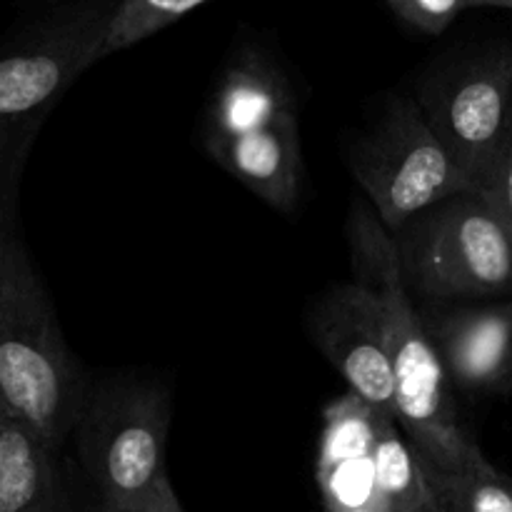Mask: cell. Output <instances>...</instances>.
<instances>
[{"label": "cell", "mask_w": 512, "mask_h": 512, "mask_svg": "<svg viewBox=\"0 0 512 512\" xmlns=\"http://www.w3.org/2000/svg\"><path fill=\"white\" fill-rule=\"evenodd\" d=\"M355 275L373 285L385 308V340L395 383V418L425 468L468 473L488 468L473 435L463 428L450 393V375L413 308L398 265L393 235L378 215L355 205L350 218Z\"/></svg>", "instance_id": "6da1fadb"}, {"label": "cell", "mask_w": 512, "mask_h": 512, "mask_svg": "<svg viewBox=\"0 0 512 512\" xmlns=\"http://www.w3.org/2000/svg\"><path fill=\"white\" fill-rule=\"evenodd\" d=\"M88 380L15 225H0V403L55 450L78 428Z\"/></svg>", "instance_id": "7a4b0ae2"}, {"label": "cell", "mask_w": 512, "mask_h": 512, "mask_svg": "<svg viewBox=\"0 0 512 512\" xmlns=\"http://www.w3.org/2000/svg\"><path fill=\"white\" fill-rule=\"evenodd\" d=\"M118 0L58 3L0 43V225L18 223L25 163L45 118L100 60Z\"/></svg>", "instance_id": "3957f363"}, {"label": "cell", "mask_w": 512, "mask_h": 512, "mask_svg": "<svg viewBox=\"0 0 512 512\" xmlns=\"http://www.w3.org/2000/svg\"><path fill=\"white\" fill-rule=\"evenodd\" d=\"M408 290L430 300L512 293V225L480 193H460L393 233Z\"/></svg>", "instance_id": "277c9868"}, {"label": "cell", "mask_w": 512, "mask_h": 512, "mask_svg": "<svg viewBox=\"0 0 512 512\" xmlns=\"http://www.w3.org/2000/svg\"><path fill=\"white\" fill-rule=\"evenodd\" d=\"M170 398L150 383H108L90 390L75 438L98 503L128 512L165 478Z\"/></svg>", "instance_id": "5b68a950"}, {"label": "cell", "mask_w": 512, "mask_h": 512, "mask_svg": "<svg viewBox=\"0 0 512 512\" xmlns=\"http://www.w3.org/2000/svg\"><path fill=\"white\" fill-rule=\"evenodd\" d=\"M350 168L390 235L453 195L475 193L415 98L388 105L375 128L353 148Z\"/></svg>", "instance_id": "8992f818"}, {"label": "cell", "mask_w": 512, "mask_h": 512, "mask_svg": "<svg viewBox=\"0 0 512 512\" xmlns=\"http://www.w3.org/2000/svg\"><path fill=\"white\" fill-rule=\"evenodd\" d=\"M415 103L478 193L512 118V45L443 63Z\"/></svg>", "instance_id": "52a82bcc"}, {"label": "cell", "mask_w": 512, "mask_h": 512, "mask_svg": "<svg viewBox=\"0 0 512 512\" xmlns=\"http://www.w3.org/2000/svg\"><path fill=\"white\" fill-rule=\"evenodd\" d=\"M310 333L325 358L343 375L350 393L395 418L385 308L373 285L358 278L325 293L310 313Z\"/></svg>", "instance_id": "ba28073f"}, {"label": "cell", "mask_w": 512, "mask_h": 512, "mask_svg": "<svg viewBox=\"0 0 512 512\" xmlns=\"http://www.w3.org/2000/svg\"><path fill=\"white\" fill-rule=\"evenodd\" d=\"M423 318V315H420ZM450 383L470 393H512V298L423 318Z\"/></svg>", "instance_id": "9c48e42d"}, {"label": "cell", "mask_w": 512, "mask_h": 512, "mask_svg": "<svg viewBox=\"0 0 512 512\" xmlns=\"http://www.w3.org/2000/svg\"><path fill=\"white\" fill-rule=\"evenodd\" d=\"M205 150L270 208L293 213L303 180L300 120L295 110L238 138L205 143Z\"/></svg>", "instance_id": "30bf717a"}, {"label": "cell", "mask_w": 512, "mask_h": 512, "mask_svg": "<svg viewBox=\"0 0 512 512\" xmlns=\"http://www.w3.org/2000/svg\"><path fill=\"white\" fill-rule=\"evenodd\" d=\"M288 110H295V93L283 70L260 50L243 48L230 60L215 90L205 143H223L265 128Z\"/></svg>", "instance_id": "8fae6325"}, {"label": "cell", "mask_w": 512, "mask_h": 512, "mask_svg": "<svg viewBox=\"0 0 512 512\" xmlns=\"http://www.w3.org/2000/svg\"><path fill=\"white\" fill-rule=\"evenodd\" d=\"M58 453L28 425L0 420V512H70Z\"/></svg>", "instance_id": "7c38bea8"}, {"label": "cell", "mask_w": 512, "mask_h": 512, "mask_svg": "<svg viewBox=\"0 0 512 512\" xmlns=\"http://www.w3.org/2000/svg\"><path fill=\"white\" fill-rule=\"evenodd\" d=\"M373 460L380 503L388 512H440L423 460L393 415L380 420Z\"/></svg>", "instance_id": "4fadbf2b"}, {"label": "cell", "mask_w": 512, "mask_h": 512, "mask_svg": "<svg viewBox=\"0 0 512 512\" xmlns=\"http://www.w3.org/2000/svg\"><path fill=\"white\" fill-rule=\"evenodd\" d=\"M380 420H383V413L350 390L343 398L333 400L323 413V435H320L315 468H328L340 460L373 455Z\"/></svg>", "instance_id": "5bb4252c"}, {"label": "cell", "mask_w": 512, "mask_h": 512, "mask_svg": "<svg viewBox=\"0 0 512 512\" xmlns=\"http://www.w3.org/2000/svg\"><path fill=\"white\" fill-rule=\"evenodd\" d=\"M440 512H512V480L488 465L468 473L425 468Z\"/></svg>", "instance_id": "9a60e30c"}, {"label": "cell", "mask_w": 512, "mask_h": 512, "mask_svg": "<svg viewBox=\"0 0 512 512\" xmlns=\"http://www.w3.org/2000/svg\"><path fill=\"white\" fill-rule=\"evenodd\" d=\"M205 3L208 0H118L110 13L100 60L160 33Z\"/></svg>", "instance_id": "2e32d148"}, {"label": "cell", "mask_w": 512, "mask_h": 512, "mask_svg": "<svg viewBox=\"0 0 512 512\" xmlns=\"http://www.w3.org/2000/svg\"><path fill=\"white\" fill-rule=\"evenodd\" d=\"M325 512H345L380 503L373 455L348 458L328 468H315Z\"/></svg>", "instance_id": "e0dca14e"}, {"label": "cell", "mask_w": 512, "mask_h": 512, "mask_svg": "<svg viewBox=\"0 0 512 512\" xmlns=\"http://www.w3.org/2000/svg\"><path fill=\"white\" fill-rule=\"evenodd\" d=\"M393 13L413 28L438 35L468 8V0H388Z\"/></svg>", "instance_id": "ac0fdd59"}, {"label": "cell", "mask_w": 512, "mask_h": 512, "mask_svg": "<svg viewBox=\"0 0 512 512\" xmlns=\"http://www.w3.org/2000/svg\"><path fill=\"white\" fill-rule=\"evenodd\" d=\"M478 193L483 195L488 203H493L495 208H498V213L512 225V118L508 125V133H505L503 143H500L488 173L480 180Z\"/></svg>", "instance_id": "d6986e66"}, {"label": "cell", "mask_w": 512, "mask_h": 512, "mask_svg": "<svg viewBox=\"0 0 512 512\" xmlns=\"http://www.w3.org/2000/svg\"><path fill=\"white\" fill-rule=\"evenodd\" d=\"M128 512H185L183 505H180L178 493H175L173 483L165 475L143 500H140L135 508H130Z\"/></svg>", "instance_id": "ffe728a7"}, {"label": "cell", "mask_w": 512, "mask_h": 512, "mask_svg": "<svg viewBox=\"0 0 512 512\" xmlns=\"http://www.w3.org/2000/svg\"><path fill=\"white\" fill-rule=\"evenodd\" d=\"M468 8H512V0H468Z\"/></svg>", "instance_id": "44dd1931"}, {"label": "cell", "mask_w": 512, "mask_h": 512, "mask_svg": "<svg viewBox=\"0 0 512 512\" xmlns=\"http://www.w3.org/2000/svg\"><path fill=\"white\" fill-rule=\"evenodd\" d=\"M345 512H388L383 503H375V505H368V508H358V510H345Z\"/></svg>", "instance_id": "7402d4cb"}, {"label": "cell", "mask_w": 512, "mask_h": 512, "mask_svg": "<svg viewBox=\"0 0 512 512\" xmlns=\"http://www.w3.org/2000/svg\"><path fill=\"white\" fill-rule=\"evenodd\" d=\"M93 512H120V510H115V508H110V505H105V503H98L93 508Z\"/></svg>", "instance_id": "603a6c76"}, {"label": "cell", "mask_w": 512, "mask_h": 512, "mask_svg": "<svg viewBox=\"0 0 512 512\" xmlns=\"http://www.w3.org/2000/svg\"><path fill=\"white\" fill-rule=\"evenodd\" d=\"M50 3H53V5H58V3H70V0H50Z\"/></svg>", "instance_id": "cb8c5ba5"}, {"label": "cell", "mask_w": 512, "mask_h": 512, "mask_svg": "<svg viewBox=\"0 0 512 512\" xmlns=\"http://www.w3.org/2000/svg\"><path fill=\"white\" fill-rule=\"evenodd\" d=\"M5 418V410H3V403H0V420Z\"/></svg>", "instance_id": "d4e9b609"}]
</instances>
